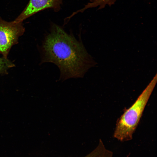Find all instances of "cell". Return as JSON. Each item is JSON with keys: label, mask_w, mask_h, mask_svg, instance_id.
I'll use <instances>...</instances> for the list:
<instances>
[{"label": "cell", "mask_w": 157, "mask_h": 157, "mask_svg": "<svg viewBox=\"0 0 157 157\" xmlns=\"http://www.w3.org/2000/svg\"><path fill=\"white\" fill-rule=\"evenodd\" d=\"M24 31L22 22H8L0 17V53L3 57L7 58L11 47Z\"/></svg>", "instance_id": "obj_3"}, {"label": "cell", "mask_w": 157, "mask_h": 157, "mask_svg": "<svg viewBox=\"0 0 157 157\" xmlns=\"http://www.w3.org/2000/svg\"><path fill=\"white\" fill-rule=\"evenodd\" d=\"M156 74L132 105L117 120L114 133L120 141H129L139 123L144 108L157 82Z\"/></svg>", "instance_id": "obj_2"}, {"label": "cell", "mask_w": 157, "mask_h": 157, "mask_svg": "<svg viewBox=\"0 0 157 157\" xmlns=\"http://www.w3.org/2000/svg\"><path fill=\"white\" fill-rule=\"evenodd\" d=\"M116 0H93L91 1L82 9V10L84 11L86 9L90 8L99 6V9L104 8L106 5L111 6L113 4Z\"/></svg>", "instance_id": "obj_5"}, {"label": "cell", "mask_w": 157, "mask_h": 157, "mask_svg": "<svg viewBox=\"0 0 157 157\" xmlns=\"http://www.w3.org/2000/svg\"><path fill=\"white\" fill-rule=\"evenodd\" d=\"M63 0H30L24 9L14 21L16 22H22L35 13L47 8L58 12L61 9Z\"/></svg>", "instance_id": "obj_4"}, {"label": "cell", "mask_w": 157, "mask_h": 157, "mask_svg": "<svg viewBox=\"0 0 157 157\" xmlns=\"http://www.w3.org/2000/svg\"><path fill=\"white\" fill-rule=\"evenodd\" d=\"M83 157H100L98 154L95 150H93L88 154Z\"/></svg>", "instance_id": "obj_7"}, {"label": "cell", "mask_w": 157, "mask_h": 157, "mask_svg": "<svg viewBox=\"0 0 157 157\" xmlns=\"http://www.w3.org/2000/svg\"><path fill=\"white\" fill-rule=\"evenodd\" d=\"M41 63H53L59 68L60 80L83 78L97 64L87 51L80 36L76 39L61 27L51 23L41 47Z\"/></svg>", "instance_id": "obj_1"}, {"label": "cell", "mask_w": 157, "mask_h": 157, "mask_svg": "<svg viewBox=\"0 0 157 157\" xmlns=\"http://www.w3.org/2000/svg\"><path fill=\"white\" fill-rule=\"evenodd\" d=\"M15 66V65L7 58L2 57H0V74H8V70Z\"/></svg>", "instance_id": "obj_6"}]
</instances>
